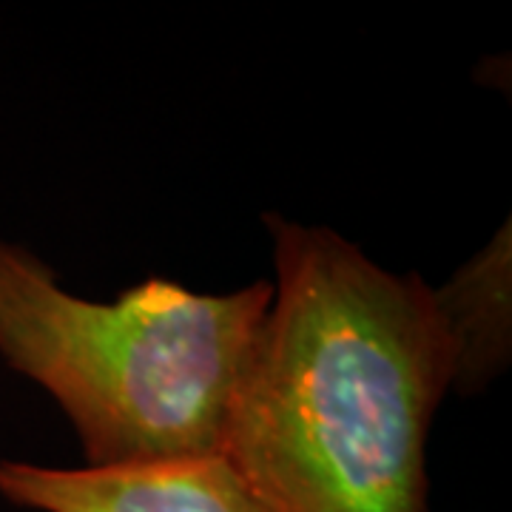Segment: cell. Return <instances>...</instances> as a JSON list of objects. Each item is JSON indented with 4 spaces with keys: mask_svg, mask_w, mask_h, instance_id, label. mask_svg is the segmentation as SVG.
Returning a JSON list of instances; mask_svg holds the SVG:
<instances>
[{
    "mask_svg": "<svg viewBox=\"0 0 512 512\" xmlns=\"http://www.w3.org/2000/svg\"><path fill=\"white\" fill-rule=\"evenodd\" d=\"M271 296L268 279L197 293L148 276L94 302L0 239V359L60 404L83 467L211 456Z\"/></svg>",
    "mask_w": 512,
    "mask_h": 512,
    "instance_id": "cell-2",
    "label": "cell"
},
{
    "mask_svg": "<svg viewBox=\"0 0 512 512\" xmlns=\"http://www.w3.org/2000/svg\"><path fill=\"white\" fill-rule=\"evenodd\" d=\"M0 495L32 512H268L222 453L100 470L3 458Z\"/></svg>",
    "mask_w": 512,
    "mask_h": 512,
    "instance_id": "cell-3",
    "label": "cell"
},
{
    "mask_svg": "<svg viewBox=\"0 0 512 512\" xmlns=\"http://www.w3.org/2000/svg\"><path fill=\"white\" fill-rule=\"evenodd\" d=\"M262 220L274 296L220 453L268 512H433L427 439L453 379L433 285L333 228Z\"/></svg>",
    "mask_w": 512,
    "mask_h": 512,
    "instance_id": "cell-1",
    "label": "cell"
},
{
    "mask_svg": "<svg viewBox=\"0 0 512 512\" xmlns=\"http://www.w3.org/2000/svg\"><path fill=\"white\" fill-rule=\"evenodd\" d=\"M433 302L453 348L450 393L473 399L507 370L512 356V239L510 220L473 254Z\"/></svg>",
    "mask_w": 512,
    "mask_h": 512,
    "instance_id": "cell-4",
    "label": "cell"
}]
</instances>
